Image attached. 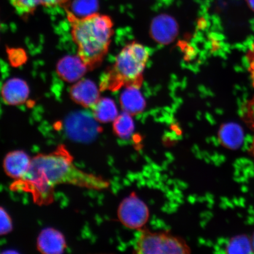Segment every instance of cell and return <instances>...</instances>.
I'll list each match as a JSON object with an SVG mask.
<instances>
[{"mask_svg": "<svg viewBox=\"0 0 254 254\" xmlns=\"http://www.w3.org/2000/svg\"><path fill=\"white\" fill-rule=\"evenodd\" d=\"M91 109L95 120L101 123L113 122L118 117L116 105L109 98H100Z\"/></svg>", "mask_w": 254, "mask_h": 254, "instance_id": "cell-14", "label": "cell"}, {"mask_svg": "<svg viewBox=\"0 0 254 254\" xmlns=\"http://www.w3.org/2000/svg\"><path fill=\"white\" fill-rule=\"evenodd\" d=\"M1 95L4 103L11 106L23 104L29 95L27 82L20 78H12L3 84Z\"/></svg>", "mask_w": 254, "mask_h": 254, "instance_id": "cell-11", "label": "cell"}, {"mask_svg": "<svg viewBox=\"0 0 254 254\" xmlns=\"http://www.w3.org/2000/svg\"><path fill=\"white\" fill-rule=\"evenodd\" d=\"M87 70V66L78 56L63 57L57 65V74L63 80L68 82L78 81Z\"/></svg>", "mask_w": 254, "mask_h": 254, "instance_id": "cell-10", "label": "cell"}, {"mask_svg": "<svg viewBox=\"0 0 254 254\" xmlns=\"http://www.w3.org/2000/svg\"><path fill=\"white\" fill-rule=\"evenodd\" d=\"M136 241L134 253L138 254H187L191 249L186 240L167 231L143 229Z\"/></svg>", "mask_w": 254, "mask_h": 254, "instance_id": "cell-4", "label": "cell"}, {"mask_svg": "<svg viewBox=\"0 0 254 254\" xmlns=\"http://www.w3.org/2000/svg\"><path fill=\"white\" fill-rule=\"evenodd\" d=\"M149 56L148 50L142 44L135 42L127 44L101 78L100 90L116 91L122 87L140 88Z\"/></svg>", "mask_w": 254, "mask_h": 254, "instance_id": "cell-3", "label": "cell"}, {"mask_svg": "<svg viewBox=\"0 0 254 254\" xmlns=\"http://www.w3.org/2000/svg\"><path fill=\"white\" fill-rule=\"evenodd\" d=\"M37 250L43 254H62L66 249L64 236L53 228L41 231L37 240Z\"/></svg>", "mask_w": 254, "mask_h": 254, "instance_id": "cell-8", "label": "cell"}, {"mask_svg": "<svg viewBox=\"0 0 254 254\" xmlns=\"http://www.w3.org/2000/svg\"><path fill=\"white\" fill-rule=\"evenodd\" d=\"M138 87H126L120 96V104L125 113L131 116L140 114L145 107L144 97Z\"/></svg>", "mask_w": 254, "mask_h": 254, "instance_id": "cell-13", "label": "cell"}, {"mask_svg": "<svg viewBox=\"0 0 254 254\" xmlns=\"http://www.w3.org/2000/svg\"><path fill=\"white\" fill-rule=\"evenodd\" d=\"M77 56L88 69L98 67L109 51L113 23L109 16L94 13L79 17L65 9Z\"/></svg>", "mask_w": 254, "mask_h": 254, "instance_id": "cell-2", "label": "cell"}, {"mask_svg": "<svg viewBox=\"0 0 254 254\" xmlns=\"http://www.w3.org/2000/svg\"><path fill=\"white\" fill-rule=\"evenodd\" d=\"M32 158L23 150L9 152L3 161V168L7 176L14 181L23 178L29 170Z\"/></svg>", "mask_w": 254, "mask_h": 254, "instance_id": "cell-7", "label": "cell"}, {"mask_svg": "<svg viewBox=\"0 0 254 254\" xmlns=\"http://www.w3.org/2000/svg\"><path fill=\"white\" fill-rule=\"evenodd\" d=\"M13 229L12 219L5 209L0 206V237L10 233Z\"/></svg>", "mask_w": 254, "mask_h": 254, "instance_id": "cell-17", "label": "cell"}, {"mask_svg": "<svg viewBox=\"0 0 254 254\" xmlns=\"http://www.w3.org/2000/svg\"><path fill=\"white\" fill-rule=\"evenodd\" d=\"M17 12L23 17H27L36 11L38 8L64 7L69 0H8Z\"/></svg>", "mask_w": 254, "mask_h": 254, "instance_id": "cell-12", "label": "cell"}, {"mask_svg": "<svg viewBox=\"0 0 254 254\" xmlns=\"http://www.w3.org/2000/svg\"><path fill=\"white\" fill-rule=\"evenodd\" d=\"M247 57L249 61V71L250 72L251 79H252V84L254 87V44L252 49L248 53Z\"/></svg>", "mask_w": 254, "mask_h": 254, "instance_id": "cell-19", "label": "cell"}, {"mask_svg": "<svg viewBox=\"0 0 254 254\" xmlns=\"http://www.w3.org/2000/svg\"><path fill=\"white\" fill-rule=\"evenodd\" d=\"M177 33V22L170 15H158L152 22L151 36L159 43L165 44L172 42Z\"/></svg>", "mask_w": 254, "mask_h": 254, "instance_id": "cell-9", "label": "cell"}, {"mask_svg": "<svg viewBox=\"0 0 254 254\" xmlns=\"http://www.w3.org/2000/svg\"><path fill=\"white\" fill-rule=\"evenodd\" d=\"M62 185L100 190L107 189L109 183L76 166L71 152L62 144L52 152L32 158L26 175L14 181L9 189L14 192L29 193L34 204L47 206L55 201V190Z\"/></svg>", "mask_w": 254, "mask_h": 254, "instance_id": "cell-1", "label": "cell"}, {"mask_svg": "<svg viewBox=\"0 0 254 254\" xmlns=\"http://www.w3.org/2000/svg\"><path fill=\"white\" fill-rule=\"evenodd\" d=\"M71 99L85 108H93L100 99L99 89L93 81L81 79L72 85L69 90Z\"/></svg>", "mask_w": 254, "mask_h": 254, "instance_id": "cell-6", "label": "cell"}, {"mask_svg": "<svg viewBox=\"0 0 254 254\" xmlns=\"http://www.w3.org/2000/svg\"><path fill=\"white\" fill-rule=\"evenodd\" d=\"M246 117L247 122L250 123L251 127L254 129V100L249 103Z\"/></svg>", "mask_w": 254, "mask_h": 254, "instance_id": "cell-20", "label": "cell"}, {"mask_svg": "<svg viewBox=\"0 0 254 254\" xmlns=\"http://www.w3.org/2000/svg\"><path fill=\"white\" fill-rule=\"evenodd\" d=\"M248 5L251 9L254 11V0H247Z\"/></svg>", "mask_w": 254, "mask_h": 254, "instance_id": "cell-21", "label": "cell"}, {"mask_svg": "<svg viewBox=\"0 0 254 254\" xmlns=\"http://www.w3.org/2000/svg\"><path fill=\"white\" fill-rule=\"evenodd\" d=\"M117 216L121 223L128 229L142 230L150 218V212L144 201L132 192L120 202Z\"/></svg>", "mask_w": 254, "mask_h": 254, "instance_id": "cell-5", "label": "cell"}, {"mask_svg": "<svg viewBox=\"0 0 254 254\" xmlns=\"http://www.w3.org/2000/svg\"><path fill=\"white\" fill-rule=\"evenodd\" d=\"M243 131L241 127L235 123H227L221 127L218 137L221 144L228 148H237L242 143Z\"/></svg>", "mask_w": 254, "mask_h": 254, "instance_id": "cell-15", "label": "cell"}, {"mask_svg": "<svg viewBox=\"0 0 254 254\" xmlns=\"http://www.w3.org/2000/svg\"><path fill=\"white\" fill-rule=\"evenodd\" d=\"M251 151H252L253 155L254 157V139L252 145V148H251Z\"/></svg>", "mask_w": 254, "mask_h": 254, "instance_id": "cell-22", "label": "cell"}, {"mask_svg": "<svg viewBox=\"0 0 254 254\" xmlns=\"http://www.w3.org/2000/svg\"><path fill=\"white\" fill-rule=\"evenodd\" d=\"M114 134L122 139H128L134 133L135 126L134 120L130 114L124 112L117 117L113 122Z\"/></svg>", "mask_w": 254, "mask_h": 254, "instance_id": "cell-16", "label": "cell"}, {"mask_svg": "<svg viewBox=\"0 0 254 254\" xmlns=\"http://www.w3.org/2000/svg\"><path fill=\"white\" fill-rule=\"evenodd\" d=\"M250 246L249 245V242L247 240L244 238H238L236 240H234L233 243H230L229 247H228V250L230 251L231 250H238V252H241V250H242L243 253H246V251L244 250H249Z\"/></svg>", "mask_w": 254, "mask_h": 254, "instance_id": "cell-18", "label": "cell"}]
</instances>
